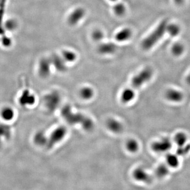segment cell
<instances>
[{
    "label": "cell",
    "mask_w": 190,
    "mask_h": 190,
    "mask_svg": "<svg viewBox=\"0 0 190 190\" xmlns=\"http://www.w3.org/2000/svg\"><path fill=\"white\" fill-rule=\"evenodd\" d=\"M67 134V129L64 126H60L53 131L50 136L48 138L46 147L48 148H52L56 144L61 141Z\"/></svg>",
    "instance_id": "cell-4"
},
{
    "label": "cell",
    "mask_w": 190,
    "mask_h": 190,
    "mask_svg": "<svg viewBox=\"0 0 190 190\" xmlns=\"http://www.w3.org/2000/svg\"><path fill=\"white\" fill-rule=\"evenodd\" d=\"M135 97V93L132 88H127L123 91L121 100L123 103H128L132 101Z\"/></svg>",
    "instance_id": "cell-20"
},
{
    "label": "cell",
    "mask_w": 190,
    "mask_h": 190,
    "mask_svg": "<svg viewBox=\"0 0 190 190\" xmlns=\"http://www.w3.org/2000/svg\"><path fill=\"white\" fill-rule=\"evenodd\" d=\"M166 31L169 33V35L172 37H176L178 35L180 32V26L176 24H169L167 26Z\"/></svg>",
    "instance_id": "cell-25"
},
{
    "label": "cell",
    "mask_w": 190,
    "mask_h": 190,
    "mask_svg": "<svg viewBox=\"0 0 190 190\" xmlns=\"http://www.w3.org/2000/svg\"><path fill=\"white\" fill-rule=\"evenodd\" d=\"M62 57L66 62L72 63L76 60L77 55L72 51L64 50L62 53Z\"/></svg>",
    "instance_id": "cell-23"
},
{
    "label": "cell",
    "mask_w": 190,
    "mask_h": 190,
    "mask_svg": "<svg viewBox=\"0 0 190 190\" xmlns=\"http://www.w3.org/2000/svg\"><path fill=\"white\" fill-rule=\"evenodd\" d=\"M12 136V129L7 123H0V137L4 141L10 140Z\"/></svg>",
    "instance_id": "cell-16"
},
{
    "label": "cell",
    "mask_w": 190,
    "mask_h": 190,
    "mask_svg": "<svg viewBox=\"0 0 190 190\" xmlns=\"http://www.w3.org/2000/svg\"><path fill=\"white\" fill-rule=\"evenodd\" d=\"M133 176L136 181L142 183L149 184L152 181L151 175L143 168H136L133 171Z\"/></svg>",
    "instance_id": "cell-7"
},
{
    "label": "cell",
    "mask_w": 190,
    "mask_h": 190,
    "mask_svg": "<svg viewBox=\"0 0 190 190\" xmlns=\"http://www.w3.org/2000/svg\"><path fill=\"white\" fill-rule=\"evenodd\" d=\"M132 36V31L129 28H124L118 32L115 35V39L118 42L127 41Z\"/></svg>",
    "instance_id": "cell-17"
},
{
    "label": "cell",
    "mask_w": 190,
    "mask_h": 190,
    "mask_svg": "<svg viewBox=\"0 0 190 190\" xmlns=\"http://www.w3.org/2000/svg\"><path fill=\"white\" fill-rule=\"evenodd\" d=\"M50 59L51 64L58 71L63 72L67 70V66L65 63L66 61L62 57L57 54H53L50 58Z\"/></svg>",
    "instance_id": "cell-12"
},
{
    "label": "cell",
    "mask_w": 190,
    "mask_h": 190,
    "mask_svg": "<svg viewBox=\"0 0 190 190\" xmlns=\"http://www.w3.org/2000/svg\"><path fill=\"white\" fill-rule=\"evenodd\" d=\"M172 142L168 137H164L152 143V150L157 153H164L171 150Z\"/></svg>",
    "instance_id": "cell-5"
},
{
    "label": "cell",
    "mask_w": 190,
    "mask_h": 190,
    "mask_svg": "<svg viewBox=\"0 0 190 190\" xmlns=\"http://www.w3.org/2000/svg\"><path fill=\"white\" fill-rule=\"evenodd\" d=\"M85 10L82 7H78L72 12L68 18V22L70 25H77L85 15Z\"/></svg>",
    "instance_id": "cell-8"
},
{
    "label": "cell",
    "mask_w": 190,
    "mask_h": 190,
    "mask_svg": "<svg viewBox=\"0 0 190 190\" xmlns=\"http://www.w3.org/2000/svg\"><path fill=\"white\" fill-rule=\"evenodd\" d=\"M172 53L175 56H180L183 53L184 51V45L181 43L178 42L175 44L172 47Z\"/></svg>",
    "instance_id": "cell-27"
},
{
    "label": "cell",
    "mask_w": 190,
    "mask_h": 190,
    "mask_svg": "<svg viewBox=\"0 0 190 190\" xmlns=\"http://www.w3.org/2000/svg\"><path fill=\"white\" fill-rule=\"evenodd\" d=\"M126 10L125 6L122 3H118L114 6V12L117 16H123L125 13Z\"/></svg>",
    "instance_id": "cell-28"
},
{
    "label": "cell",
    "mask_w": 190,
    "mask_h": 190,
    "mask_svg": "<svg viewBox=\"0 0 190 190\" xmlns=\"http://www.w3.org/2000/svg\"><path fill=\"white\" fill-rule=\"evenodd\" d=\"M166 162L169 168L175 169L180 165L178 155L174 154L169 153L166 156Z\"/></svg>",
    "instance_id": "cell-18"
},
{
    "label": "cell",
    "mask_w": 190,
    "mask_h": 190,
    "mask_svg": "<svg viewBox=\"0 0 190 190\" xmlns=\"http://www.w3.org/2000/svg\"><path fill=\"white\" fill-rule=\"evenodd\" d=\"M51 63L50 58H44L40 60L39 65L38 72L39 75L42 78H46L50 73Z\"/></svg>",
    "instance_id": "cell-10"
},
{
    "label": "cell",
    "mask_w": 190,
    "mask_h": 190,
    "mask_svg": "<svg viewBox=\"0 0 190 190\" xmlns=\"http://www.w3.org/2000/svg\"><path fill=\"white\" fill-rule=\"evenodd\" d=\"M153 72L152 69L149 67L144 69L139 73L134 76L132 79V86L135 89H137L148 82L153 76Z\"/></svg>",
    "instance_id": "cell-3"
},
{
    "label": "cell",
    "mask_w": 190,
    "mask_h": 190,
    "mask_svg": "<svg viewBox=\"0 0 190 190\" xmlns=\"http://www.w3.org/2000/svg\"><path fill=\"white\" fill-rule=\"evenodd\" d=\"M173 141L178 147H183L187 145L188 141V136L185 133L180 132L175 135Z\"/></svg>",
    "instance_id": "cell-19"
},
{
    "label": "cell",
    "mask_w": 190,
    "mask_h": 190,
    "mask_svg": "<svg viewBox=\"0 0 190 190\" xmlns=\"http://www.w3.org/2000/svg\"><path fill=\"white\" fill-rule=\"evenodd\" d=\"M168 25L167 20H164L162 21L154 31L143 40L141 44L142 48L145 50L152 48L164 35L166 31Z\"/></svg>",
    "instance_id": "cell-2"
},
{
    "label": "cell",
    "mask_w": 190,
    "mask_h": 190,
    "mask_svg": "<svg viewBox=\"0 0 190 190\" xmlns=\"http://www.w3.org/2000/svg\"><path fill=\"white\" fill-rule=\"evenodd\" d=\"M45 106L50 110H53L57 107L60 103V96L58 93H51L44 98Z\"/></svg>",
    "instance_id": "cell-11"
},
{
    "label": "cell",
    "mask_w": 190,
    "mask_h": 190,
    "mask_svg": "<svg viewBox=\"0 0 190 190\" xmlns=\"http://www.w3.org/2000/svg\"><path fill=\"white\" fill-rule=\"evenodd\" d=\"M2 43H3L4 46L7 47V46H9V45H10L11 44V40L9 38H8V37H5L3 39V41H2Z\"/></svg>",
    "instance_id": "cell-31"
},
{
    "label": "cell",
    "mask_w": 190,
    "mask_h": 190,
    "mask_svg": "<svg viewBox=\"0 0 190 190\" xmlns=\"http://www.w3.org/2000/svg\"><path fill=\"white\" fill-rule=\"evenodd\" d=\"M18 103L21 106L28 107L35 104V97L27 89L23 91L18 98Z\"/></svg>",
    "instance_id": "cell-6"
},
{
    "label": "cell",
    "mask_w": 190,
    "mask_h": 190,
    "mask_svg": "<svg viewBox=\"0 0 190 190\" xmlns=\"http://www.w3.org/2000/svg\"><path fill=\"white\" fill-rule=\"evenodd\" d=\"M111 1H116V0H110Z\"/></svg>",
    "instance_id": "cell-35"
},
{
    "label": "cell",
    "mask_w": 190,
    "mask_h": 190,
    "mask_svg": "<svg viewBox=\"0 0 190 190\" xmlns=\"http://www.w3.org/2000/svg\"><path fill=\"white\" fill-rule=\"evenodd\" d=\"M4 141L2 139V138L0 137V148H1V147L2 146Z\"/></svg>",
    "instance_id": "cell-34"
},
{
    "label": "cell",
    "mask_w": 190,
    "mask_h": 190,
    "mask_svg": "<svg viewBox=\"0 0 190 190\" xmlns=\"http://www.w3.org/2000/svg\"><path fill=\"white\" fill-rule=\"evenodd\" d=\"M106 125L108 129L114 133H120L123 129L122 124L115 119H109L107 122Z\"/></svg>",
    "instance_id": "cell-15"
},
{
    "label": "cell",
    "mask_w": 190,
    "mask_h": 190,
    "mask_svg": "<svg viewBox=\"0 0 190 190\" xmlns=\"http://www.w3.org/2000/svg\"><path fill=\"white\" fill-rule=\"evenodd\" d=\"M80 96L84 100H88L94 96V91L91 88L86 87L80 90Z\"/></svg>",
    "instance_id": "cell-26"
},
{
    "label": "cell",
    "mask_w": 190,
    "mask_h": 190,
    "mask_svg": "<svg viewBox=\"0 0 190 190\" xmlns=\"http://www.w3.org/2000/svg\"><path fill=\"white\" fill-rule=\"evenodd\" d=\"M5 28L8 31H12L17 28V22L14 19H9L5 23Z\"/></svg>",
    "instance_id": "cell-29"
},
{
    "label": "cell",
    "mask_w": 190,
    "mask_h": 190,
    "mask_svg": "<svg viewBox=\"0 0 190 190\" xmlns=\"http://www.w3.org/2000/svg\"><path fill=\"white\" fill-rule=\"evenodd\" d=\"M139 147V144L134 139L129 140L126 143V148L131 153H136L138 150Z\"/></svg>",
    "instance_id": "cell-24"
},
{
    "label": "cell",
    "mask_w": 190,
    "mask_h": 190,
    "mask_svg": "<svg viewBox=\"0 0 190 190\" xmlns=\"http://www.w3.org/2000/svg\"><path fill=\"white\" fill-rule=\"evenodd\" d=\"M186 82H187V84H188V85L190 86V72L186 78Z\"/></svg>",
    "instance_id": "cell-33"
},
{
    "label": "cell",
    "mask_w": 190,
    "mask_h": 190,
    "mask_svg": "<svg viewBox=\"0 0 190 190\" xmlns=\"http://www.w3.org/2000/svg\"><path fill=\"white\" fill-rule=\"evenodd\" d=\"M104 37V34L100 30H95L92 33V38L95 41H100L103 40Z\"/></svg>",
    "instance_id": "cell-30"
},
{
    "label": "cell",
    "mask_w": 190,
    "mask_h": 190,
    "mask_svg": "<svg viewBox=\"0 0 190 190\" xmlns=\"http://www.w3.org/2000/svg\"><path fill=\"white\" fill-rule=\"evenodd\" d=\"M169 173V167L167 164H160L155 171V174L159 178H165Z\"/></svg>",
    "instance_id": "cell-22"
},
{
    "label": "cell",
    "mask_w": 190,
    "mask_h": 190,
    "mask_svg": "<svg viewBox=\"0 0 190 190\" xmlns=\"http://www.w3.org/2000/svg\"><path fill=\"white\" fill-rule=\"evenodd\" d=\"M48 138L44 132L41 131L38 132L33 137V141L35 144L39 146L46 145Z\"/></svg>",
    "instance_id": "cell-21"
},
{
    "label": "cell",
    "mask_w": 190,
    "mask_h": 190,
    "mask_svg": "<svg viewBox=\"0 0 190 190\" xmlns=\"http://www.w3.org/2000/svg\"><path fill=\"white\" fill-rule=\"evenodd\" d=\"M165 97L168 101L173 103L181 102L184 98V95L178 89H169L166 91Z\"/></svg>",
    "instance_id": "cell-9"
},
{
    "label": "cell",
    "mask_w": 190,
    "mask_h": 190,
    "mask_svg": "<svg viewBox=\"0 0 190 190\" xmlns=\"http://www.w3.org/2000/svg\"><path fill=\"white\" fill-rule=\"evenodd\" d=\"M15 116V111L11 107H3L0 110V117L5 123L11 122L14 119Z\"/></svg>",
    "instance_id": "cell-13"
},
{
    "label": "cell",
    "mask_w": 190,
    "mask_h": 190,
    "mask_svg": "<svg viewBox=\"0 0 190 190\" xmlns=\"http://www.w3.org/2000/svg\"><path fill=\"white\" fill-rule=\"evenodd\" d=\"M0 1H1V0H0Z\"/></svg>",
    "instance_id": "cell-36"
},
{
    "label": "cell",
    "mask_w": 190,
    "mask_h": 190,
    "mask_svg": "<svg viewBox=\"0 0 190 190\" xmlns=\"http://www.w3.org/2000/svg\"><path fill=\"white\" fill-rule=\"evenodd\" d=\"M117 50V45L112 42L104 43L100 44L98 48V52L102 54H113Z\"/></svg>",
    "instance_id": "cell-14"
},
{
    "label": "cell",
    "mask_w": 190,
    "mask_h": 190,
    "mask_svg": "<svg viewBox=\"0 0 190 190\" xmlns=\"http://www.w3.org/2000/svg\"><path fill=\"white\" fill-rule=\"evenodd\" d=\"M174 1L177 5H181L183 3L184 0H174Z\"/></svg>",
    "instance_id": "cell-32"
},
{
    "label": "cell",
    "mask_w": 190,
    "mask_h": 190,
    "mask_svg": "<svg viewBox=\"0 0 190 190\" xmlns=\"http://www.w3.org/2000/svg\"><path fill=\"white\" fill-rule=\"evenodd\" d=\"M61 114L63 118L69 124H79L86 131L91 130L94 127V123L91 119L82 114L73 113L71 107L68 105L63 107L61 109Z\"/></svg>",
    "instance_id": "cell-1"
}]
</instances>
